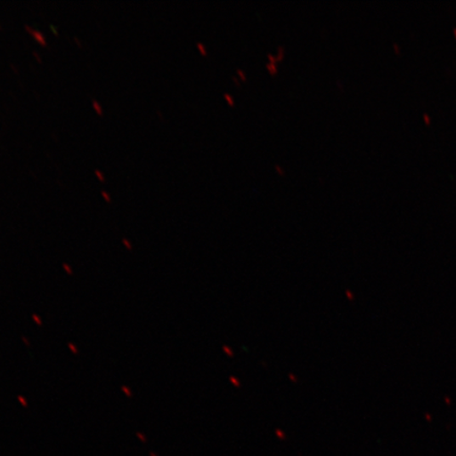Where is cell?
<instances>
[{"label":"cell","mask_w":456,"mask_h":456,"mask_svg":"<svg viewBox=\"0 0 456 456\" xmlns=\"http://www.w3.org/2000/svg\"><path fill=\"white\" fill-rule=\"evenodd\" d=\"M237 73L239 74V76H240V77H240V78H242V79L247 78V74H245V72H244L243 70H241V69H238V70H237Z\"/></svg>","instance_id":"5"},{"label":"cell","mask_w":456,"mask_h":456,"mask_svg":"<svg viewBox=\"0 0 456 456\" xmlns=\"http://www.w3.org/2000/svg\"><path fill=\"white\" fill-rule=\"evenodd\" d=\"M224 98L227 101L228 104H235V100H233L232 96L230 94H224Z\"/></svg>","instance_id":"3"},{"label":"cell","mask_w":456,"mask_h":456,"mask_svg":"<svg viewBox=\"0 0 456 456\" xmlns=\"http://www.w3.org/2000/svg\"><path fill=\"white\" fill-rule=\"evenodd\" d=\"M232 79H233V82H235L236 84H239V79L237 77H232Z\"/></svg>","instance_id":"7"},{"label":"cell","mask_w":456,"mask_h":456,"mask_svg":"<svg viewBox=\"0 0 456 456\" xmlns=\"http://www.w3.org/2000/svg\"><path fill=\"white\" fill-rule=\"evenodd\" d=\"M267 59H269V62H271V64H277V56L269 53L267 54Z\"/></svg>","instance_id":"4"},{"label":"cell","mask_w":456,"mask_h":456,"mask_svg":"<svg viewBox=\"0 0 456 456\" xmlns=\"http://www.w3.org/2000/svg\"><path fill=\"white\" fill-rule=\"evenodd\" d=\"M266 69L269 70L271 74H276L278 72L276 64H271V62H267Z\"/></svg>","instance_id":"1"},{"label":"cell","mask_w":456,"mask_h":456,"mask_svg":"<svg viewBox=\"0 0 456 456\" xmlns=\"http://www.w3.org/2000/svg\"><path fill=\"white\" fill-rule=\"evenodd\" d=\"M275 168L278 171V173H281V175L284 174V171L282 170V167H279V165H276Z\"/></svg>","instance_id":"6"},{"label":"cell","mask_w":456,"mask_h":456,"mask_svg":"<svg viewBox=\"0 0 456 456\" xmlns=\"http://www.w3.org/2000/svg\"><path fill=\"white\" fill-rule=\"evenodd\" d=\"M284 54H285L284 48L282 47V45H279V47H278V54H277L278 61H281L283 59Z\"/></svg>","instance_id":"2"}]
</instances>
